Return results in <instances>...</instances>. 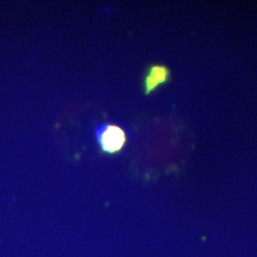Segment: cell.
<instances>
[{"label": "cell", "mask_w": 257, "mask_h": 257, "mask_svg": "<svg viewBox=\"0 0 257 257\" xmlns=\"http://www.w3.org/2000/svg\"><path fill=\"white\" fill-rule=\"evenodd\" d=\"M171 79L170 69L163 64L150 65L143 76V90L145 95H150L160 86Z\"/></svg>", "instance_id": "7a4b0ae2"}, {"label": "cell", "mask_w": 257, "mask_h": 257, "mask_svg": "<svg viewBox=\"0 0 257 257\" xmlns=\"http://www.w3.org/2000/svg\"><path fill=\"white\" fill-rule=\"evenodd\" d=\"M96 138L102 153L116 155L127 143V135L123 128L114 124H105L96 131Z\"/></svg>", "instance_id": "6da1fadb"}]
</instances>
